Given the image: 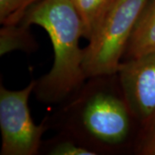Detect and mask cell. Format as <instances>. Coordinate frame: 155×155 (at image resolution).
Segmentation results:
<instances>
[{"mask_svg": "<svg viewBox=\"0 0 155 155\" xmlns=\"http://www.w3.org/2000/svg\"><path fill=\"white\" fill-rule=\"evenodd\" d=\"M72 96L64 112L66 134L97 154L135 150L141 129L116 74L91 78Z\"/></svg>", "mask_w": 155, "mask_h": 155, "instance_id": "6da1fadb", "label": "cell"}, {"mask_svg": "<svg viewBox=\"0 0 155 155\" xmlns=\"http://www.w3.org/2000/svg\"><path fill=\"white\" fill-rule=\"evenodd\" d=\"M21 23L38 25L48 34L54 48V64L41 78L34 91L39 100L55 104L71 98L86 79L84 48L79 47L84 26L70 0H40L28 9Z\"/></svg>", "mask_w": 155, "mask_h": 155, "instance_id": "7a4b0ae2", "label": "cell"}, {"mask_svg": "<svg viewBox=\"0 0 155 155\" xmlns=\"http://www.w3.org/2000/svg\"><path fill=\"white\" fill-rule=\"evenodd\" d=\"M149 0H116L84 48L87 78L116 74L127 43Z\"/></svg>", "mask_w": 155, "mask_h": 155, "instance_id": "3957f363", "label": "cell"}, {"mask_svg": "<svg viewBox=\"0 0 155 155\" xmlns=\"http://www.w3.org/2000/svg\"><path fill=\"white\" fill-rule=\"evenodd\" d=\"M36 81L32 80L19 91L0 87V129L2 134L1 155L37 154L41 138L48 128L47 118L35 124L30 115L28 99Z\"/></svg>", "mask_w": 155, "mask_h": 155, "instance_id": "277c9868", "label": "cell"}, {"mask_svg": "<svg viewBox=\"0 0 155 155\" xmlns=\"http://www.w3.org/2000/svg\"><path fill=\"white\" fill-rule=\"evenodd\" d=\"M117 76L142 131L155 119V51L122 62Z\"/></svg>", "mask_w": 155, "mask_h": 155, "instance_id": "5b68a950", "label": "cell"}, {"mask_svg": "<svg viewBox=\"0 0 155 155\" xmlns=\"http://www.w3.org/2000/svg\"><path fill=\"white\" fill-rule=\"evenodd\" d=\"M155 51V0H149L141 12L123 58L133 59Z\"/></svg>", "mask_w": 155, "mask_h": 155, "instance_id": "8992f818", "label": "cell"}, {"mask_svg": "<svg viewBox=\"0 0 155 155\" xmlns=\"http://www.w3.org/2000/svg\"><path fill=\"white\" fill-rule=\"evenodd\" d=\"M78 11L84 26V37L88 41L97 33L116 0H70Z\"/></svg>", "mask_w": 155, "mask_h": 155, "instance_id": "52a82bcc", "label": "cell"}, {"mask_svg": "<svg viewBox=\"0 0 155 155\" xmlns=\"http://www.w3.org/2000/svg\"><path fill=\"white\" fill-rule=\"evenodd\" d=\"M38 45L28 31V27L22 23L4 25L0 30V54L5 55L15 50L31 52Z\"/></svg>", "mask_w": 155, "mask_h": 155, "instance_id": "ba28073f", "label": "cell"}, {"mask_svg": "<svg viewBox=\"0 0 155 155\" xmlns=\"http://www.w3.org/2000/svg\"><path fill=\"white\" fill-rule=\"evenodd\" d=\"M40 0H0V22L3 25L22 22L26 12Z\"/></svg>", "mask_w": 155, "mask_h": 155, "instance_id": "9c48e42d", "label": "cell"}, {"mask_svg": "<svg viewBox=\"0 0 155 155\" xmlns=\"http://www.w3.org/2000/svg\"><path fill=\"white\" fill-rule=\"evenodd\" d=\"M47 153L51 155H95V151L90 149L77 140L65 134V136L51 140L47 146Z\"/></svg>", "mask_w": 155, "mask_h": 155, "instance_id": "30bf717a", "label": "cell"}, {"mask_svg": "<svg viewBox=\"0 0 155 155\" xmlns=\"http://www.w3.org/2000/svg\"><path fill=\"white\" fill-rule=\"evenodd\" d=\"M134 151L138 154L155 155V119L141 131Z\"/></svg>", "mask_w": 155, "mask_h": 155, "instance_id": "8fae6325", "label": "cell"}]
</instances>
